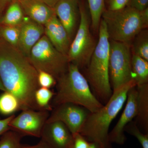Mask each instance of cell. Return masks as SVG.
<instances>
[{"label":"cell","mask_w":148,"mask_h":148,"mask_svg":"<svg viewBox=\"0 0 148 148\" xmlns=\"http://www.w3.org/2000/svg\"><path fill=\"white\" fill-rule=\"evenodd\" d=\"M0 79L6 91L19 101L21 110H41L35 99L38 71L27 57L0 36Z\"/></svg>","instance_id":"obj_1"},{"label":"cell","mask_w":148,"mask_h":148,"mask_svg":"<svg viewBox=\"0 0 148 148\" xmlns=\"http://www.w3.org/2000/svg\"><path fill=\"white\" fill-rule=\"evenodd\" d=\"M136 86L134 80L113 91L111 98L98 111L90 112L79 133L89 143H96L100 148H112L109 139V128L126 102L127 92Z\"/></svg>","instance_id":"obj_2"},{"label":"cell","mask_w":148,"mask_h":148,"mask_svg":"<svg viewBox=\"0 0 148 148\" xmlns=\"http://www.w3.org/2000/svg\"><path fill=\"white\" fill-rule=\"evenodd\" d=\"M56 92L51 100L52 108L65 103L82 106L90 112L103 105L94 95L85 77L78 67L69 63L67 71L56 79Z\"/></svg>","instance_id":"obj_3"},{"label":"cell","mask_w":148,"mask_h":148,"mask_svg":"<svg viewBox=\"0 0 148 148\" xmlns=\"http://www.w3.org/2000/svg\"><path fill=\"white\" fill-rule=\"evenodd\" d=\"M98 31V42L87 66L85 77L95 97L105 104L111 98L113 91L109 75L110 38L102 18Z\"/></svg>","instance_id":"obj_4"},{"label":"cell","mask_w":148,"mask_h":148,"mask_svg":"<svg viewBox=\"0 0 148 148\" xmlns=\"http://www.w3.org/2000/svg\"><path fill=\"white\" fill-rule=\"evenodd\" d=\"M102 19L110 40L130 44L142 30L147 29L148 8L139 11L129 6L117 10H105Z\"/></svg>","instance_id":"obj_5"},{"label":"cell","mask_w":148,"mask_h":148,"mask_svg":"<svg viewBox=\"0 0 148 148\" xmlns=\"http://www.w3.org/2000/svg\"><path fill=\"white\" fill-rule=\"evenodd\" d=\"M79 25L69 48L68 57L69 63L79 69L88 65L96 44L90 30V14L84 3H79Z\"/></svg>","instance_id":"obj_6"},{"label":"cell","mask_w":148,"mask_h":148,"mask_svg":"<svg viewBox=\"0 0 148 148\" xmlns=\"http://www.w3.org/2000/svg\"><path fill=\"white\" fill-rule=\"evenodd\" d=\"M28 59L38 71H43L58 79L67 71L68 57L57 50L44 35L30 52Z\"/></svg>","instance_id":"obj_7"},{"label":"cell","mask_w":148,"mask_h":148,"mask_svg":"<svg viewBox=\"0 0 148 148\" xmlns=\"http://www.w3.org/2000/svg\"><path fill=\"white\" fill-rule=\"evenodd\" d=\"M130 44L110 40L109 75L112 91L134 80Z\"/></svg>","instance_id":"obj_8"},{"label":"cell","mask_w":148,"mask_h":148,"mask_svg":"<svg viewBox=\"0 0 148 148\" xmlns=\"http://www.w3.org/2000/svg\"><path fill=\"white\" fill-rule=\"evenodd\" d=\"M49 112L30 109L22 110L21 113L11 121L10 129L24 137L30 136L40 138L43 128L50 115Z\"/></svg>","instance_id":"obj_9"},{"label":"cell","mask_w":148,"mask_h":148,"mask_svg":"<svg viewBox=\"0 0 148 148\" xmlns=\"http://www.w3.org/2000/svg\"><path fill=\"white\" fill-rule=\"evenodd\" d=\"M46 122L60 121L69 128L73 135L79 133L90 112L82 106L65 103L52 109Z\"/></svg>","instance_id":"obj_10"},{"label":"cell","mask_w":148,"mask_h":148,"mask_svg":"<svg viewBox=\"0 0 148 148\" xmlns=\"http://www.w3.org/2000/svg\"><path fill=\"white\" fill-rule=\"evenodd\" d=\"M126 102V105L121 116L113 129L109 132V139L111 144L114 143L120 145L124 144L126 140L125 128L137 116L138 110L137 86H133L128 90Z\"/></svg>","instance_id":"obj_11"},{"label":"cell","mask_w":148,"mask_h":148,"mask_svg":"<svg viewBox=\"0 0 148 148\" xmlns=\"http://www.w3.org/2000/svg\"><path fill=\"white\" fill-rule=\"evenodd\" d=\"M41 141L48 148H72L73 137L60 121L46 122L41 134Z\"/></svg>","instance_id":"obj_12"},{"label":"cell","mask_w":148,"mask_h":148,"mask_svg":"<svg viewBox=\"0 0 148 148\" xmlns=\"http://www.w3.org/2000/svg\"><path fill=\"white\" fill-rule=\"evenodd\" d=\"M80 1L60 0L53 8L56 15L66 29L72 41L77 29Z\"/></svg>","instance_id":"obj_13"},{"label":"cell","mask_w":148,"mask_h":148,"mask_svg":"<svg viewBox=\"0 0 148 148\" xmlns=\"http://www.w3.org/2000/svg\"><path fill=\"white\" fill-rule=\"evenodd\" d=\"M20 29L17 49L28 58L32 48L44 35V27L25 16Z\"/></svg>","instance_id":"obj_14"},{"label":"cell","mask_w":148,"mask_h":148,"mask_svg":"<svg viewBox=\"0 0 148 148\" xmlns=\"http://www.w3.org/2000/svg\"><path fill=\"white\" fill-rule=\"evenodd\" d=\"M44 27V35L52 45L59 52L67 56L72 41L55 14Z\"/></svg>","instance_id":"obj_15"},{"label":"cell","mask_w":148,"mask_h":148,"mask_svg":"<svg viewBox=\"0 0 148 148\" xmlns=\"http://www.w3.org/2000/svg\"><path fill=\"white\" fill-rule=\"evenodd\" d=\"M25 16L44 26L55 14L54 10L40 0H18Z\"/></svg>","instance_id":"obj_16"},{"label":"cell","mask_w":148,"mask_h":148,"mask_svg":"<svg viewBox=\"0 0 148 148\" xmlns=\"http://www.w3.org/2000/svg\"><path fill=\"white\" fill-rule=\"evenodd\" d=\"M136 86L138 91V110L135 121L148 133V84Z\"/></svg>","instance_id":"obj_17"},{"label":"cell","mask_w":148,"mask_h":148,"mask_svg":"<svg viewBox=\"0 0 148 148\" xmlns=\"http://www.w3.org/2000/svg\"><path fill=\"white\" fill-rule=\"evenodd\" d=\"M131 65L132 78L136 86L148 84V61L133 53Z\"/></svg>","instance_id":"obj_18"},{"label":"cell","mask_w":148,"mask_h":148,"mask_svg":"<svg viewBox=\"0 0 148 148\" xmlns=\"http://www.w3.org/2000/svg\"><path fill=\"white\" fill-rule=\"evenodd\" d=\"M25 16L18 1H14L8 6L4 15L1 18V25L19 26L23 22Z\"/></svg>","instance_id":"obj_19"},{"label":"cell","mask_w":148,"mask_h":148,"mask_svg":"<svg viewBox=\"0 0 148 148\" xmlns=\"http://www.w3.org/2000/svg\"><path fill=\"white\" fill-rule=\"evenodd\" d=\"M19 110L20 104L16 97L7 91L3 92L0 95V114L10 116Z\"/></svg>","instance_id":"obj_20"},{"label":"cell","mask_w":148,"mask_h":148,"mask_svg":"<svg viewBox=\"0 0 148 148\" xmlns=\"http://www.w3.org/2000/svg\"><path fill=\"white\" fill-rule=\"evenodd\" d=\"M90 18V24L93 31L97 32L105 10V0H87Z\"/></svg>","instance_id":"obj_21"},{"label":"cell","mask_w":148,"mask_h":148,"mask_svg":"<svg viewBox=\"0 0 148 148\" xmlns=\"http://www.w3.org/2000/svg\"><path fill=\"white\" fill-rule=\"evenodd\" d=\"M133 53L148 61V30L144 29L132 41Z\"/></svg>","instance_id":"obj_22"},{"label":"cell","mask_w":148,"mask_h":148,"mask_svg":"<svg viewBox=\"0 0 148 148\" xmlns=\"http://www.w3.org/2000/svg\"><path fill=\"white\" fill-rule=\"evenodd\" d=\"M55 93L49 88L40 87L36 91L35 95V101L39 108L44 110H52L50 103Z\"/></svg>","instance_id":"obj_23"},{"label":"cell","mask_w":148,"mask_h":148,"mask_svg":"<svg viewBox=\"0 0 148 148\" xmlns=\"http://www.w3.org/2000/svg\"><path fill=\"white\" fill-rule=\"evenodd\" d=\"M20 26L1 25L0 36L10 45L17 49L20 35Z\"/></svg>","instance_id":"obj_24"},{"label":"cell","mask_w":148,"mask_h":148,"mask_svg":"<svg viewBox=\"0 0 148 148\" xmlns=\"http://www.w3.org/2000/svg\"><path fill=\"white\" fill-rule=\"evenodd\" d=\"M23 135L9 130L0 137V148H21Z\"/></svg>","instance_id":"obj_25"},{"label":"cell","mask_w":148,"mask_h":148,"mask_svg":"<svg viewBox=\"0 0 148 148\" xmlns=\"http://www.w3.org/2000/svg\"><path fill=\"white\" fill-rule=\"evenodd\" d=\"M125 132L137 138L143 148H148V134L140 131L136 121H132L128 123L125 128Z\"/></svg>","instance_id":"obj_26"},{"label":"cell","mask_w":148,"mask_h":148,"mask_svg":"<svg viewBox=\"0 0 148 148\" xmlns=\"http://www.w3.org/2000/svg\"><path fill=\"white\" fill-rule=\"evenodd\" d=\"M38 82L40 87L50 88L56 85V80L51 74L43 71H38Z\"/></svg>","instance_id":"obj_27"},{"label":"cell","mask_w":148,"mask_h":148,"mask_svg":"<svg viewBox=\"0 0 148 148\" xmlns=\"http://www.w3.org/2000/svg\"><path fill=\"white\" fill-rule=\"evenodd\" d=\"M129 0H105V10L113 11L123 8Z\"/></svg>","instance_id":"obj_28"},{"label":"cell","mask_w":148,"mask_h":148,"mask_svg":"<svg viewBox=\"0 0 148 148\" xmlns=\"http://www.w3.org/2000/svg\"><path fill=\"white\" fill-rule=\"evenodd\" d=\"M73 141L72 148H88L90 143L81 135L79 133L73 135Z\"/></svg>","instance_id":"obj_29"},{"label":"cell","mask_w":148,"mask_h":148,"mask_svg":"<svg viewBox=\"0 0 148 148\" xmlns=\"http://www.w3.org/2000/svg\"><path fill=\"white\" fill-rule=\"evenodd\" d=\"M148 0H129L127 6L139 11H143L148 8Z\"/></svg>","instance_id":"obj_30"},{"label":"cell","mask_w":148,"mask_h":148,"mask_svg":"<svg viewBox=\"0 0 148 148\" xmlns=\"http://www.w3.org/2000/svg\"><path fill=\"white\" fill-rule=\"evenodd\" d=\"M14 116L15 115L13 114L3 119H2L0 118V137L7 131L10 130V123Z\"/></svg>","instance_id":"obj_31"},{"label":"cell","mask_w":148,"mask_h":148,"mask_svg":"<svg viewBox=\"0 0 148 148\" xmlns=\"http://www.w3.org/2000/svg\"><path fill=\"white\" fill-rule=\"evenodd\" d=\"M21 148H48V147L40 140L39 143L34 145H22Z\"/></svg>","instance_id":"obj_32"},{"label":"cell","mask_w":148,"mask_h":148,"mask_svg":"<svg viewBox=\"0 0 148 148\" xmlns=\"http://www.w3.org/2000/svg\"><path fill=\"white\" fill-rule=\"evenodd\" d=\"M18 0H0V13H1L3 11L7 6L13 1Z\"/></svg>","instance_id":"obj_33"},{"label":"cell","mask_w":148,"mask_h":148,"mask_svg":"<svg viewBox=\"0 0 148 148\" xmlns=\"http://www.w3.org/2000/svg\"><path fill=\"white\" fill-rule=\"evenodd\" d=\"M47 5L52 8H54V7L60 0H40Z\"/></svg>","instance_id":"obj_34"},{"label":"cell","mask_w":148,"mask_h":148,"mask_svg":"<svg viewBox=\"0 0 148 148\" xmlns=\"http://www.w3.org/2000/svg\"><path fill=\"white\" fill-rule=\"evenodd\" d=\"M88 148H100V147L96 143H90Z\"/></svg>","instance_id":"obj_35"},{"label":"cell","mask_w":148,"mask_h":148,"mask_svg":"<svg viewBox=\"0 0 148 148\" xmlns=\"http://www.w3.org/2000/svg\"><path fill=\"white\" fill-rule=\"evenodd\" d=\"M0 91H2V92H5L6 91L5 88L3 85L2 83L1 82V79H0Z\"/></svg>","instance_id":"obj_36"},{"label":"cell","mask_w":148,"mask_h":148,"mask_svg":"<svg viewBox=\"0 0 148 148\" xmlns=\"http://www.w3.org/2000/svg\"><path fill=\"white\" fill-rule=\"evenodd\" d=\"M1 13H0V27H1Z\"/></svg>","instance_id":"obj_37"}]
</instances>
